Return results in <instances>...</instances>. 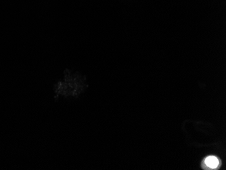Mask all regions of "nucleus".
I'll return each mask as SVG.
<instances>
[{
	"label": "nucleus",
	"mask_w": 226,
	"mask_h": 170,
	"mask_svg": "<svg viewBox=\"0 0 226 170\" xmlns=\"http://www.w3.org/2000/svg\"><path fill=\"white\" fill-rule=\"evenodd\" d=\"M220 165V161L215 156L207 157L203 162V167L207 169H217Z\"/></svg>",
	"instance_id": "obj_1"
}]
</instances>
